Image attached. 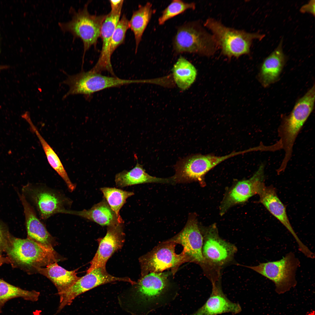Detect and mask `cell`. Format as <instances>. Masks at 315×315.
Here are the masks:
<instances>
[{
    "instance_id": "obj_2",
    "label": "cell",
    "mask_w": 315,
    "mask_h": 315,
    "mask_svg": "<svg viewBox=\"0 0 315 315\" xmlns=\"http://www.w3.org/2000/svg\"><path fill=\"white\" fill-rule=\"evenodd\" d=\"M314 84L296 102L290 114L284 117L278 129V141L285 153L290 154L296 139L313 111L314 104Z\"/></svg>"
},
{
    "instance_id": "obj_29",
    "label": "cell",
    "mask_w": 315,
    "mask_h": 315,
    "mask_svg": "<svg viewBox=\"0 0 315 315\" xmlns=\"http://www.w3.org/2000/svg\"><path fill=\"white\" fill-rule=\"evenodd\" d=\"M194 3H186L180 0H174L163 10L158 19L160 25L163 24L167 20L180 14L188 9L194 10Z\"/></svg>"
},
{
    "instance_id": "obj_6",
    "label": "cell",
    "mask_w": 315,
    "mask_h": 315,
    "mask_svg": "<svg viewBox=\"0 0 315 315\" xmlns=\"http://www.w3.org/2000/svg\"><path fill=\"white\" fill-rule=\"evenodd\" d=\"M203 237L202 253L206 266L208 274L212 272L219 274V270L233 259L237 251L233 244L219 236L215 224L202 229Z\"/></svg>"
},
{
    "instance_id": "obj_31",
    "label": "cell",
    "mask_w": 315,
    "mask_h": 315,
    "mask_svg": "<svg viewBox=\"0 0 315 315\" xmlns=\"http://www.w3.org/2000/svg\"><path fill=\"white\" fill-rule=\"evenodd\" d=\"M315 0H311L308 3L302 6L300 9L302 13H308L315 15Z\"/></svg>"
},
{
    "instance_id": "obj_1",
    "label": "cell",
    "mask_w": 315,
    "mask_h": 315,
    "mask_svg": "<svg viewBox=\"0 0 315 315\" xmlns=\"http://www.w3.org/2000/svg\"><path fill=\"white\" fill-rule=\"evenodd\" d=\"M204 26L212 32L222 54L229 57H238L249 54L253 40H261L265 36L263 34L248 33L226 27L219 21L211 18L206 20Z\"/></svg>"
},
{
    "instance_id": "obj_17",
    "label": "cell",
    "mask_w": 315,
    "mask_h": 315,
    "mask_svg": "<svg viewBox=\"0 0 315 315\" xmlns=\"http://www.w3.org/2000/svg\"><path fill=\"white\" fill-rule=\"evenodd\" d=\"M211 281L212 286L209 297L204 304L191 315H217L226 313L236 314L240 313L242 310L241 306L227 298L223 291L219 280Z\"/></svg>"
},
{
    "instance_id": "obj_20",
    "label": "cell",
    "mask_w": 315,
    "mask_h": 315,
    "mask_svg": "<svg viewBox=\"0 0 315 315\" xmlns=\"http://www.w3.org/2000/svg\"><path fill=\"white\" fill-rule=\"evenodd\" d=\"M61 214L81 217L102 226L108 227L124 223L122 218L118 217L112 210L104 198L89 209L82 211L67 209L62 211Z\"/></svg>"
},
{
    "instance_id": "obj_7",
    "label": "cell",
    "mask_w": 315,
    "mask_h": 315,
    "mask_svg": "<svg viewBox=\"0 0 315 315\" xmlns=\"http://www.w3.org/2000/svg\"><path fill=\"white\" fill-rule=\"evenodd\" d=\"M8 252L16 262L36 271L37 268L46 267L62 259L53 248L45 246L28 238H14Z\"/></svg>"
},
{
    "instance_id": "obj_11",
    "label": "cell",
    "mask_w": 315,
    "mask_h": 315,
    "mask_svg": "<svg viewBox=\"0 0 315 315\" xmlns=\"http://www.w3.org/2000/svg\"><path fill=\"white\" fill-rule=\"evenodd\" d=\"M117 281L127 282L133 285L136 283L128 277H116L109 274L106 267L97 268L87 272L66 290L58 295L59 304L56 313L70 305L76 298L85 292L99 286Z\"/></svg>"
},
{
    "instance_id": "obj_30",
    "label": "cell",
    "mask_w": 315,
    "mask_h": 315,
    "mask_svg": "<svg viewBox=\"0 0 315 315\" xmlns=\"http://www.w3.org/2000/svg\"><path fill=\"white\" fill-rule=\"evenodd\" d=\"M129 28V21L125 15H123L118 22L111 38L109 48L111 56L116 49L124 42L126 32Z\"/></svg>"
},
{
    "instance_id": "obj_3",
    "label": "cell",
    "mask_w": 315,
    "mask_h": 315,
    "mask_svg": "<svg viewBox=\"0 0 315 315\" xmlns=\"http://www.w3.org/2000/svg\"><path fill=\"white\" fill-rule=\"evenodd\" d=\"M88 4L87 2L83 8L77 11L71 7L69 12L71 15V20L58 23L63 32L71 33L73 40L79 38L82 40L83 45V59L86 51L91 46L96 45L100 37L102 25L106 16L90 14L88 9Z\"/></svg>"
},
{
    "instance_id": "obj_25",
    "label": "cell",
    "mask_w": 315,
    "mask_h": 315,
    "mask_svg": "<svg viewBox=\"0 0 315 315\" xmlns=\"http://www.w3.org/2000/svg\"><path fill=\"white\" fill-rule=\"evenodd\" d=\"M152 4L147 2L144 6L140 5L138 9L133 12L129 21V27L134 33L136 43L135 52L141 40L144 32L153 14Z\"/></svg>"
},
{
    "instance_id": "obj_22",
    "label": "cell",
    "mask_w": 315,
    "mask_h": 315,
    "mask_svg": "<svg viewBox=\"0 0 315 315\" xmlns=\"http://www.w3.org/2000/svg\"><path fill=\"white\" fill-rule=\"evenodd\" d=\"M77 269L69 271L59 265L57 262L44 267H38L36 271L48 278L54 285L59 295L72 286L80 278L77 275Z\"/></svg>"
},
{
    "instance_id": "obj_8",
    "label": "cell",
    "mask_w": 315,
    "mask_h": 315,
    "mask_svg": "<svg viewBox=\"0 0 315 315\" xmlns=\"http://www.w3.org/2000/svg\"><path fill=\"white\" fill-rule=\"evenodd\" d=\"M141 82L140 80L123 79L116 76L102 75L92 69L87 72L82 71L75 75H68L63 82L69 87L68 91L63 98L65 99L70 95L77 94L89 96L95 92L107 88Z\"/></svg>"
},
{
    "instance_id": "obj_5",
    "label": "cell",
    "mask_w": 315,
    "mask_h": 315,
    "mask_svg": "<svg viewBox=\"0 0 315 315\" xmlns=\"http://www.w3.org/2000/svg\"><path fill=\"white\" fill-rule=\"evenodd\" d=\"M218 47L213 36L198 23L185 24L178 28L173 41V47L178 53L189 52L210 56Z\"/></svg>"
},
{
    "instance_id": "obj_21",
    "label": "cell",
    "mask_w": 315,
    "mask_h": 315,
    "mask_svg": "<svg viewBox=\"0 0 315 315\" xmlns=\"http://www.w3.org/2000/svg\"><path fill=\"white\" fill-rule=\"evenodd\" d=\"M281 39L277 48L264 60L258 75L262 85L266 87L278 79L287 60L282 48Z\"/></svg>"
},
{
    "instance_id": "obj_35",
    "label": "cell",
    "mask_w": 315,
    "mask_h": 315,
    "mask_svg": "<svg viewBox=\"0 0 315 315\" xmlns=\"http://www.w3.org/2000/svg\"><path fill=\"white\" fill-rule=\"evenodd\" d=\"M9 66L6 65H0V70L6 69L9 68Z\"/></svg>"
},
{
    "instance_id": "obj_12",
    "label": "cell",
    "mask_w": 315,
    "mask_h": 315,
    "mask_svg": "<svg viewBox=\"0 0 315 315\" xmlns=\"http://www.w3.org/2000/svg\"><path fill=\"white\" fill-rule=\"evenodd\" d=\"M170 239L182 245V252L188 257L190 262L198 264L206 272V266L202 253L203 237L195 215H189L184 228Z\"/></svg>"
},
{
    "instance_id": "obj_15",
    "label": "cell",
    "mask_w": 315,
    "mask_h": 315,
    "mask_svg": "<svg viewBox=\"0 0 315 315\" xmlns=\"http://www.w3.org/2000/svg\"><path fill=\"white\" fill-rule=\"evenodd\" d=\"M123 224L107 227L106 234L100 239L97 250L90 262L87 272L97 268L106 267V262L110 257L115 252L121 248L125 240Z\"/></svg>"
},
{
    "instance_id": "obj_14",
    "label": "cell",
    "mask_w": 315,
    "mask_h": 315,
    "mask_svg": "<svg viewBox=\"0 0 315 315\" xmlns=\"http://www.w3.org/2000/svg\"><path fill=\"white\" fill-rule=\"evenodd\" d=\"M258 195L260 197L259 202L290 232L297 243L299 250L304 255L308 254L309 249L301 241L293 230L287 216L286 207L278 197L275 188L272 186H266L264 183Z\"/></svg>"
},
{
    "instance_id": "obj_24",
    "label": "cell",
    "mask_w": 315,
    "mask_h": 315,
    "mask_svg": "<svg viewBox=\"0 0 315 315\" xmlns=\"http://www.w3.org/2000/svg\"><path fill=\"white\" fill-rule=\"evenodd\" d=\"M24 119L29 123L31 130L38 138L50 166L64 180L70 192L73 191L76 188V185L70 180L59 157L41 136L32 122L30 115H26Z\"/></svg>"
},
{
    "instance_id": "obj_33",
    "label": "cell",
    "mask_w": 315,
    "mask_h": 315,
    "mask_svg": "<svg viewBox=\"0 0 315 315\" xmlns=\"http://www.w3.org/2000/svg\"><path fill=\"white\" fill-rule=\"evenodd\" d=\"M4 239V234L2 228L0 225V248L2 245Z\"/></svg>"
},
{
    "instance_id": "obj_26",
    "label": "cell",
    "mask_w": 315,
    "mask_h": 315,
    "mask_svg": "<svg viewBox=\"0 0 315 315\" xmlns=\"http://www.w3.org/2000/svg\"><path fill=\"white\" fill-rule=\"evenodd\" d=\"M172 71L175 83L183 90L188 88L193 83L197 74L194 65L182 56L174 65Z\"/></svg>"
},
{
    "instance_id": "obj_18",
    "label": "cell",
    "mask_w": 315,
    "mask_h": 315,
    "mask_svg": "<svg viewBox=\"0 0 315 315\" xmlns=\"http://www.w3.org/2000/svg\"><path fill=\"white\" fill-rule=\"evenodd\" d=\"M168 273L151 272L141 276L135 285L133 296L138 302H148L160 295L168 283Z\"/></svg>"
},
{
    "instance_id": "obj_27",
    "label": "cell",
    "mask_w": 315,
    "mask_h": 315,
    "mask_svg": "<svg viewBox=\"0 0 315 315\" xmlns=\"http://www.w3.org/2000/svg\"><path fill=\"white\" fill-rule=\"evenodd\" d=\"M40 295L39 292L23 289L0 279V313L5 304L11 299L21 298L26 300L36 302Z\"/></svg>"
},
{
    "instance_id": "obj_28",
    "label": "cell",
    "mask_w": 315,
    "mask_h": 315,
    "mask_svg": "<svg viewBox=\"0 0 315 315\" xmlns=\"http://www.w3.org/2000/svg\"><path fill=\"white\" fill-rule=\"evenodd\" d=\"M100 190L111 209L118 217L121 218L120 210L125 203L126 200L133 195L134 193L115 188L102 187Z\"/></svg>"
},
{
    "instance_id": "obj_16",
    "label": "cell",
    "mask_w": 315,
    "mask_h": 315,
    "mask_svg": "<svg viewBox=\"0 0 315 315\" xmlns=\"http://www.w3.org/2000/svg\"><path fill=\"white\" fill-rule=\"evenodd\" d=\"M122 7L111 10L106 15L102 23L100 35L102 42V49L97 62L92 69L97 72L101 73L103 71H107L115 76L111 64L109 48L113 34L120 20Z\"/></svg>"
},
{
    "instance_id": "obj_36",
    "label": "cell",
    "mask_w": 315,
    "mask_h": 315,
    "mask_svg": "<svg viewBox=\"0 0 315 315\" xmlns=\"http://www.w3.org/2000/svg\"></svg>"
},
{
    "instance_id": "obj_34",
    "label": "cell",
    "mask_w": 315,
    "mask_h": 315,
    "mask_svg": "<svg viewBox=\"0 0 315 315\" xmlns=\"http://www.w3.org/2000/svg\"><path fill=\"white\" fill-rule=\"evenodd\" d=\"M6 261V259L3 257L0 254V266Z\"/></svg>"
},
{
    "instance_id": "obj_19",
    "label": "cell",
    "mask_w": 315,
    "mask_h": 315,
    "mask_svg": "<svg viewBox=\"0 0 315 315\" xmlns=\"http://www.w3.org/2000/svg\"><path fill=\"white\" fill-rule=\"evenodd\" d=\"M20 197L24 208L27 238L45 246L53 248L55 243L54 239L37 217L24 195H20Z\"/></svg>"
},
{
    "instance_id": "obj_10",
    "label": "cell",
    "mask_w": 315,
    "mask_h": 315,
    "mask_svg": "<svg viewBox=\"0 0 315 315\" xmlns=\"http://www.w3.org/2000/svg\"><path fill=\"white\" fill-rule=\"evenodd\" d=\"M176 244L170 239L141 257L139 261L141 277L150 272H161L170 269L174 275L181 265L190 262L189 258L183 252L179 254L176 253Z\"/></svg>"
},
{
    "instance_id": "obj_9",
    "label": "cell",
    "mask_w": 315,
    "mask_h": 315,
    "mask_svg": "<svg viewBox=\"0 0 315 315\" xmlns=\"http://www.w3.org/2000/svg\"><path fill=\"white\" fill-rule=\"evenodd\" d=\"M40 218L45 220L55 214L69 209L72 200L61 192L45 184H28L23 189Z\"/></svg>"
},
{
    "instance_id": "obj_23",
    "label": "cell",
    "mask_w": 315,
    "mask_h": 315,
    "mask_svg": "<svg viewBox=\"0 0 315 315\" xmlns=\"http://www.w3.org/2000/svg\"><path fill=\"white\" fill-rule=\"evenodd\" d=\"M115 181L116 185L120 188L148 183L173 184L171 177L163 178L151 176L138 162L132 169L124 170L117 174Z\"/></svg>"
},
{
    "instance_id": "obj_4",
    "label": "cell",
    "mask_w": 315,
    "mask_h": 315,
    "mask_svg": "<svg viewBox=\"0 0 315 315\" xmlns=\"http://www.w3.org/2000/svg\"><path fill=\"white\" fill-rule=\"evenodd\" d=\"M300 264L298 258L291 252L279 260L245 267L271 281L274 284L276 292L281 295L296 286V274Z\"/></svg>"
},
{
    "instance_id": "obj_32",
    "label": "cell",
    "mask_w": 315,
    "mask_h": 315,
    "mask_svg": "<svg viewBox=\"0 0 315 315\" xmlns=\"http://www.w3.org/2000/svg\"><path fill=\"white\" fill-rule=\"evenodd\" d=\"M123 1V0H110L111 10H117L121 7L122 6Z\"/></svg>"
},
{
    "instance_id": "obj_13",
    "label": "cell",
    "mask_w": 315,
    "mask_h": 315,
    "mask_svg": "<svg viewBox=\"0 0 315 315\" xmlns=\"http://www.w3.org/2000/svg\"><path fill=\"white\" fill-rule=\"evenodd\" d=\"M264 165L262 164L250 178L238 182L227 194L220 207V214H223L232 206L247 201L258 194L264 183Z\"/></svg>"
}]
</instances>
